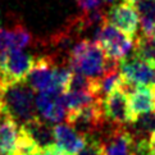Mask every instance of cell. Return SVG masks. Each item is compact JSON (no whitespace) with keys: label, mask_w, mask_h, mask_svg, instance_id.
<instances>
[{"label":"cell","mask_w":155,"mask_h":155,"mask_svg":"<svg viewBox=\"0 0 155 155\" xmlns=\"http://www.w3.org/2000/svg\"><path fill=\"white\" fill-rule=\"evenodd\" d=\"M101 107L105 119H109L118 127L135 123L130 110L128 95L122 88H118L105 96L101 100Z\"/></svg>","instance_id":"7"},{"label":"cell","mask_w":155,"mask_h":155,"mask_svg":"<svg viewBox=\"0 0 155 155\" xmlns=\"http://www.w3.org/2000/svg\"><path fill=\"white\" fill-rule=\"evenodd\" d=\"M130 110L135 122L138 117L155 112V87H136L128 94Z\"/></svg>","instance_id":"10"},{"label":"cell","mask_w":155,"mask_h":155,"mask_svg":"<svg viewBox=\"0 0 155 155\" xmlns=\"http://www.w3.org/2000/svg\"><path fill=\"white\" fill-rule=\"evenodd\" d=\"M42 150V149L35 142L27 132L19 127V134H18V140L17 145H15L13 155H36Z\"/></svg>","instance_id":"16"},{"label":"cell","mask_w":155,"mask_h":155,"mask_svg":"<svg viewBox=\"0 0 155 155\" xmlns=\"http://www.w3.org/2000/svg\"><path fill=\"white\" fill-rule=\"evenodd\" d=\"M42 153H44V155H68L67 153H64L60 147H58L55 143L51 145V146L46 147V149H44Z\"/></svg>","instance_id":"19"},{"label":"cell","mask_w":155,"mask_h":155,"mask_svg":"<svg viewBox=\"0 0 155 155\" xmlns=\"http://www.w3.org/2000/svg\"><path fill=\"white\" fill-rule=\"evenodd\" d=\"M18 134L19 127L17 122L9 117L0 118V153L4 155H13Z\"/></svg>","instance_id":"14"},{"label":"cell","mask_w":155,"mask_h":155,"mask_svg":"<svg viewBox=\"0 0 155 155\" xmlns=\"http://www.w3.org/2000/svg\"><path fill=\"white\" fill-rule=\"evenodd\" d=\"M67 63L73 73H80L88 78H99L107 71L108 58L94 40L82 38L72 48Z\"/></svg>","instance_id":"1"},{"label":"cell","mask_w":155,"mask_h":155,"mask_svg":"<svg viewBox=\"0 0 155 155\" xmlns=\"http://www.w3.org/2000/svg\"><path fill=\"white\" fill-rule=\"evenodd\" d=\"M31 41V34L22 25L14 26L10 30L0 28V53L10 50H22L23 48L28 46Z\"/></svg>","instance_id":"12"},{"label":"cell","mask_w":155,"mask_h":155,"mask_svg":"<svg viewBox=\"0 0 155 155\" xmlns=\"http://www.w3.org/2000/svg\"><path fill=\"white\" fill-rule=\"evenodd\" d=\"M36 155H44V153H42V150H41L40 153H38V154H36Z\"/></svg>","instance_id":"23"},{"label":"cell","mask_w":155,"mask_h":155,"mask_svg":"<svg viewBox=\"0 0 155 155\" xmlns=\"http://www.w3.org/2000/svg\"><path fill=\"white\" fill-rule=\"evenodd\" d=\"M105 155H132L135 137L123 127H117L101 141Z\"/></svg>","instance_id":"11"},{"label":"cell","mask_w":155,"mask_h":155,"mask_svg":"<svg viewBox=\"0 0 155 155\" xmlns=\"http://www.w3.org/2000/svg\"><path fill=\"white\" fill-rule=\"evenodd\" d=\"M103 2H104L105 4H115V2H117V0H103Z\"/></svg>","instance_id":"21"},{"label":"cell","mask_w":155,"mask_h":155,"mask_svg":"<svg viewBox=\"0 0 155 155\" xmlns=\"http://www.w3.org/2000/svg\"><path fill=\"white\" fill-rule=\"evenodd\" d=\"M53 132L55 145L68 155H77L87 143V137L80 135L68 124L54 126Z\"/></svg>","instance_id":"9"},{"label":"cell","mask_w":155,"mask_h":155,"mask_svg":"<svg viewBox=\"0 0 155 155\" xmlns=\"http://www.w3.org/2000/svg\"><path fill=\"white\" fill-rule=\"evenodd\" d=\"M2 22H3V19H2V12H0V26H2ZM2 28V27H0Z\"/></svg>","instance_id":"22"},{"label":"cell","mask_w":155,"mask_h":155,"mask_svg":"<svg viewBox=\"0 0 155 155\" xmlns=\"http://www.w3.org/2000/svg\"><path fill=\"white\" fill-rule=\"evenodd\" d=\"M101 100L103 99H99L97 101L88 107L74 110V112H68L65 115L68 126H71L82 136L87 138L92 137V135L100 128L105 120Z\"/></svg>","instance_id":"5"},{"label":"cell","mask_w":155,"mask_h":155,"mask_svg":"<svg viewBox=\"0 0 155 155\" xmlns=\"http://www.w3.org/2000/svg\"><path fill=\"white\" fill-rule=\"evenodd\" d=\"M78 7L84 10V13L92 12L100 8V0H77Z\"/></svg>","instance_id":"18"},{"label":"cell","mask_w":155,"mask_h":155,"mask_svg":"<svg viewBox=\"0 0 155 155\" xmlns=\"http://www.w3.org/2000/svg\"><path fill=\"white\" fill-rule=\"evenodd\" d=\"M36 112L41 114L44 120L48 123H59L65 119L67 109L63 101V95L51 94H38L35 97Z\"/></svg>","instance_id":"8"},{"label":"cell","mask_w":155,"mask_h":155,"mask_svg":"<svg viewBox=\"0 0 155 155\" xmlns=\"http://www.w3.org/2000/svg\"><path fill=\"white\" fill-rule=\"evenodd\" d=\"M135 55L137 59L155 68V37L138 36L135 40Z\"/></svg>","instance_id":"15"},{"label":"cell","mask_w":155,"mask_h":155,"mask_svg":"<svg viewBox=\"0 0 155 155\" xmlns=\"http://www.w3.org/2000/svg\"><path fill=\"white\" fill-rule=\"evenodd\" d=\"M128 2H134V0H128Z\"/></svg>","instance_id":"24"},{"label":"cell","mask_w":155,"mask_h":155,"mask_svg":"<svg viewBox=\"0 0 155 155\" xmlns=\"http://www.w3.org/2000/svg\"><path fill=\"white\" fill-rule=\"evenodd\" d=\"M105 17H107V22L109 25L123 32L130 38L134 40L136 37L140 18H138L137 10L132 2L120 0V2L113 4L105 13Z\"/></svg>","instance_id":"6"},{"label":"cell","mask_w":155,"mask_h":155,"mask_svg":"<svg viewBox=\"0 0 155 155\" xmlns=\"http://www.w3.org/2000/svg\"><path fill=\"white\" fill-rule=\"evenodd\" d=\"M94 41L103 49L107 58L115 62H120L127 58L134 48V40L112 25H109L108 22H105L99 30Z\"/></svg>","instance_id":"3"},{"label":"cell","mask_w":155,"mask_h":155,"mask_svg":"<svg viewBox=\"0 0 155 155\" xmlns=\"http://www.w3.org/2000/svg\"><path fill=\"white\" fill-rule=\"evenodd\" d=\"M118 71L127 95L136 87H155V68L136 57H127L119 62Z\"/></svg>","instance_id":"2"},{"label":"cell","mask_w":155,"mask_h":155,"mask_svg":"<svg viewBox=\"0 0 155 155\" xmlns=\"http://www.w3.org/2000/svg\"><path fill=\"white\" fill-rule=\"evenodd\" d=\"M0 155H4V154H2V153H0Z\"/></svg>","instance_id":"25"},{"label":"cell","mask_w":155,"mask_h":155,"mask_svg":"<svg viewBox=\"0 0 155 155\" xmlns=\"http://www.w3.org/2000/svg\"><path fill=\"white\" fill-rule=\"evenodd\" d=\"M36 58L22 50L0 53V78L5 82H25Z\"/></svg>","instance_id":"4"},{"label":"cell","mask_w":155,"mask_h":155,"mask_svg":"<svg viewBox=\"0 0 155 155\" xmlns=\"http://www.w3.org/2000/svg\"><path fill=\"white\" fill-rule=\"evenodd\" d=\"M77 155H105V151L101 141L92 136L87 138L86 146Z\"/></svg>","instance_id":"17"},{"label":"cell","mask_w":155,"mask_h":155,"mask_svg":"<svg viewBox=\"0 0 155 155\" xmlns=\"http://www.w3.org/2000/svg\"><path fill=\"white\" fill-rule=\"evenodd\" d=\"M21 127L32 138H34L35 142L42 149V150L55 143V141H54V132H53L51 124L48 123L46 120L41 119L40 117L34 118L32 120L27 122V123H25V124H22Z\"/></svg>","instance_id":"13"},{"label":"cell","mask_w":155,"mask_h":155,"mask_svg":"<svg viewBox=\"0 0 155 155\" xmlns=\"http://www.w3.org/2000/svg\"><path fill=\"white\" fill-rule=\"evenodd\" d=\"M149 150H150V155H155V134L150 135L149 138Z\"/></svg>","instance_id":"20"}]
</instances>
